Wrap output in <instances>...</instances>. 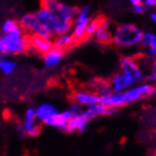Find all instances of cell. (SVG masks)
Listing matches in <instances>:
<instances>
[{
	"label": "cell",
	"mask_w": 156,
	"mask_h": 156,
	"mask_svg": "<svg viewBox=\"0 0 156 156\" xmlns=\"http://www.w3.org/2000/svg\"><path fill=\"white\" fill-rule=\"evenodd\" d=\"M112 33V43L121 48H132L139 45L143 35L142 30L133 23L119 24L115 27Z\"/></svg>",
	"instance_id": "obj_1"
},
{
	"label": "cell",
	"mask_w": 156,
	"mask_h": 156,
	"mask_svg": "<svg viewBox=\"0 0 156 156\" xmlns=\"http://www.w3.org/2000/svg\"><path fill=\"white\" fill-rule=\"evenodd\" d=\"M34 14L40 20V22L51 32L53 38L59 34L71 30V23L63 21L57 14H55L44 7H41L36 12H34Z\"/></svg>",
	"instance_id": "obj_2"
},
{
	"label": "cell",
	"mask_w": 156,
	"mask_h": 156,
	"mask_svg": "<svg viewBox=\"0 0 156 156\" xmlns=\"http://www.w3.org/2000/svg\"><path fill=\"white\" fill-rule=\"evenodd\" d=\"M1 38L6 45L8 54L21 55L30 50V35L22 27L9 34H2Z\"/></svg>",
	"instance_id": "obj_3"
},
{
	"label": "cell",
	"mask_w": 156,
	"mask_h": 156,
	"mask_svg": "<svg viewBox=\"0 0 156 156\" xmlns=\"http://www.w3.org/2000/svg\"><path fill=\"white\" fill-rule=\"evenodd\" d=\"M41 7L48 9L57 14L63 21L71 24L79 11V8L67 4L62 0H41Z\"/></svg>",
	"instance_id": "obj_4"
},
{
	"label": "cell",
	"mask_w": 156,
	"mask_h": 156,
	"mask_svg": "<svg viewBox=\"0 0 156 156\" xmlns=\"http://www.w3.org/2000/svg\"><path fill=\"white\" fill-rule=\"evenodd\" d=\"M20 27L29 35H37L41 37L53 39V35L35 16L34 12H27L24 14L19 21Z\"/></svg>",
	"instance_id": "obj_5"
},
{
	"label": "cell",
	"mask_w": 156,
	"mask_h": 156,
	"mask_svg": "<svg viewBox=\"0 0 156 156\" xmlns=\"http://www.w3.org/2000/svg\"><path fill=\"white\" fill-rule=\"evenodd\" d=\"M91 17H92V11L89 5H84L79 8L78 13L72 22L71 30H70L72 34L74 35L77 42H80L84 38H86L85 30Z\"/></svg>",
	"instance_id": "obj_6"
},
{
	"label": "cell",
	"mask_w": 156,
	"mask_h": 156,
	"mask_svg": "<svg viewBox=\"0 0 156 156\" xmlns=\"http://www.w3.org/2000/svg\"><path fill=\"white\" fill-rule=\"evenodd\" d=\"M21 133L27 134L31 137L37 136L41 132L40 122L35 117V108H27L24 115V120L21 126L17 128Z\"/></svg>",
	"instance_id": "obj_7"
},
{
	"label": "cell",
	"mask_w": 156,
	"mask_h": 156,
	"mask_svg": "<svg viewBox=\"0 0 156 156\" xmlns=\"http://www.w3.org/2000/svg\"><path fill=\"white\" fill-rule=\"evenodd\" d=\"M119 66H120V71L122 73L132 77L135 82H139L143 80V71L133 58L123 57L119 62Z\"/></svg>",
	"instance_id": "obj_8"
},
{
	"label": "cell",
	"mask_w": 156,
	"mask_h": 156,
	"mask_svg": "<svg viewBox=\"0 0 156 156\" xmlns=\"http://www.w3.org/2000/svg\"><path fill=\"white\" fill-rule=\"evenodd\" d=\"M73 102L80 105L81 108L90 107L99 103V96L96 92L87 91V90H78L72 95Z\"/></svg>",
	"instance_id": "obj_9"
},
{
	"label": "cell",
	"mask_w": 156,
	"mask_h": 156,
	"mask_svg": "<svg viewBox=\"0 0 156 156\" xmlns=\"http://www.w3.org/2000/svg\"><path fill=\"white\" fill-rule=\"evenodd\" d=\"M63 56H65V50L53 47L48 52L42 55L43 66L45 69H53L57 67L62 62Z\"/></svg>",
	"instance_id": "obj_10"
},
{
	"label": "cell",
	"mask_w": 156,
	"mask_h": 156,
	"mask_svg": "<svg viewBox=\"0 0 156 156\" xmlns=\"http://www.w3.org/2000/svg\"><path fill=\"white\" fill-rule=\"evenodd\" d=\"M135 83H136L135 80L132 77L124 74L121 71L119 73H116L115 75H114L109 82L110 86L112 88V91L116 92V93L124 92L129 88H131L132 86H133Z\"/></svg>",
	"instance_id": "obj_11"
},
{
	"label": "cell",
	"mask_w": 156,
	"mask_h": 156,
	"mask_svg": "<svg viewBox=\"0 0 156 156\" xmlns=\"http://www.w3.org/2000/svg\"><path fill=\"white\" fill-rule=\"evenodd\" d=\"M53 47V39L44 38L37 35H30V50L43 55Z\"/></svg>",
	"instance_id": "obj_12"
},
{
	"label": "cell",
	"mask_w": 156,
	"mask_h": 156,
	"mask_svg": "<svg viewBox=\"0 0 156 156\" xmlns=\"http://www.w3.org/2000/svg\"><path fill=\"white\" fill-rule=\"evenodd\" d=\"M89 119L85 115L83 110H80V112L76 114L70 121H68L67 125V132L68 133H83L86 131L88 123H89Z\"/></svg>",
	"instance_id": "obj_13"
},
{
	"label": "cell",
	"mask_w": 156,
	"mask_h": 156,
	"mask_svg": "<svg viewBox=\"0 0 156 156\" xmlns=\"http://www.w3.org/2000/svg\"><path fill=\"white\" fill-rule=\"evenodd\" d=\"M112 23L109 20L104 19L102 21V24L97 30V31L94 33L93 37L94 39L101 44H109L112 43L113 40V33L111 30Z\"/></svg>",
	"instance_id": "obj_14"
},
{
	"label": "cell",
	"mask_w": 156,
	"mask_h": 156,
	"mask_svg": "<svg viewBox=\"0 0 156 156\" xmlns=\"http://www.w3.org/2000/svg\"><path fill=\"white\" fill-rule=\"evenodd\" d=\"M58 109L52 103L44 102L35 108V117L37 121L44 124L50 117L58 113Z\"/></svg>",
	"instance_id": "obj_15"
},
{
	"label": "cell",
	"mask_w": 156,
	"mask_h": 156,
	"mask_svg": "<svg viewBox=\"0 0 156 156\" xmlns=\"http://www.w3.org/2000/svg\"><path fill=\"white\" fill-rule=\"evenodd\" d=\"M140 44L146 49L147 54L151 57H156V32H143Z\"/></svg>",
	"instance_id": "obj_16"
},
{
	"label": "cell",
	"mask_w": 156,
	"mask_h": 156,
	"mask_svg": "<svg viewBox=\"0 0 156 156\" xmlns=\"http://www.w3.org/2000/svg\"><path fill=\"white\" fill-rule=\"evenodd\" d=\"M76 43H78V42L76 41L74 35L72 34L71 31H67L65 33L59 34L53 38L54 47L62 48L63 50L70 48V47H73Z\"/></svg>",
	"instance_id": "obj_17"
},
{
	"label": "cell",
	"mask_w": 156,
	"mask_h": 156,
	"mask_svg": "<svg viewBox=\"0 0 156 156\" xmlns=\"http://www.w3.org/2000/svg\"><path fill=\"white\" fill-rule=\"evenodd\" d=\"M17 63L5 54H0V71L5 76H11L16 70Z\"/></svg>",
	"instance_id": "obj_18"
},
{
	"label": "cell",
	"mask_w": 156,
	"mask_h": 156,
	"mask_svg": "<svg viewBox=\"0 0 156 156\" xmlns=\"http://www.w3.org/2000/svg\"><path fill=\"white\" fill-rule=\"evenodd\" d=\"M106 106L102 105L101 103H97L95 105H92L90 107H87L83 110L85 115L89 120H92L98 116H102L104 115Z\"/></svg>",
	"instance_id": "obj_19"
},
{
	"label": "cell",
	"mask_w": 156,
	"mask_h": 156,
	"mask_svg": "<svg viewBox=\"0 0 156 156\" xmlns=\"http://www.w3.org/2000/svg\"><path fill=\"white\" fill-rule=\"evenodd\" d=\"M104 18L101 16H96V17H91L90 21L87 24L86 30H85V36L86 37H92L94 33L97 31V30L102 24V21Z\"/></svg>",
	"instance_id": "obj_20"
},
{
	"label": "cell",
	"mask_w": 156,
	"mask_h": 156,
	"mask_svg": "<svg viewBox=\"0 0 156 156\" xmlns=\"http://www.w3.org/2000/svg\"><path fill=\"white\" fill-rule=\"evenodd\" d=\"M18 27H20L19 22H17L14 19H7L3 22L1 26V31L2 34H9L16 30Z\"/></svg>",
	"instance_id": "obj_21"
},
{
	"label": "cell",
	"mask_w": 156,
	"mask_h": 156,
	"mask_svg": "<svg viewBox=\"0 0 156 156\" xmlns=\"http://www.w3.org/2000/svg\"><path fill=\"white\" fill-rule=\"evenodd\" d=\"M96 93L99 96V97H103V96H107L110 93H112V88L110 86V84L108 82H97L96 85Z\"/></svg>",
	"instance_id": "obj_22"
},
{
	"label": "cell",
	"mask_w": 156,
	"mask_h": 156,
	"mask_svg": "<svg viewBox=\"0 0 156 156\" xmlns=\"http://www.w3.org/2000/svg\"><path fill=\"white\" fill-rule=\"evenodd\" d=\"M133 12L135 14L143 15L147 12V7L144 4H138V5H133Z\"/></svg>",
	"instance_id": "obj_23"
},
{
	"label": "cell",
	"mask_w": 156,
	"mask_h": 156,
	"mask_svg": "<svg viewBox=\"0 0 156 156\" xmlns=\"http://www.w3.org/2000/svg\"><path fill=\"white\" fill-rule=\"evenodd\" d=\"M61 114H62V117L65 118L66 121H70L71 119L73 118V116L75 115V114L73 113L69 108H67L66 110H63L62 112H61Z\"/></svg>",
	"instance_id": "obj_24"
},
{
	"label": "cell",
	"mask_w": 156,
	"mask_h": 156,
	"mask_svg": "<svg viewBox=\"0 0 156 156\" xmlns=\"http://www.w3.org/2000/svg\"><path fill=\"white\" fill-rule=\"evenodd\" d=\"M116 112H117V108H115V107H106L104 115H107V116L108 115H113Z\"/></svg>",
	"instance_id": "obj_25"
},
{
	"label": "cell",
	"mask_w": 156,
	"mask_h": 156,
	"mask_svg": "<svg viewBox=\"0 0 156 156\" xmlns=\"http://www.w3.org/2000/svg\"><path fill=\"white\" fill-rule=\"evenodd\" d=\"M143 4L147 8H156V0H143Z\"/></svg>",
	"instance_id": "obj_26"
},
{
	"label": "cell",
	"mask_w": 156,
	"mask_h": 156,
	"mask_svg": "<svg viewBox=\"0 0 156 156\" xmlns=\"http://www.w3.org/2000/svg\"><path fill=\"white\" fill-rule=\"evenodd\" d=\"M69 109L71 110V111H72L73 113H74V114L76 115V114H78L79 112H80L81 107H80V105H78V104H76V103L73 102V103L69 106Z\"/></svg>",
	"instance_id": "obj_27"
},
{
	"label": "cell",
	"mask_w": 156,
	"mask_h": 156,
	"mask_svg": "<svg viewBox=\"0 0 156 156\" xmlns=\"http://www.w3.org/2000/svg\"><path fill=\"white\" fill-rule=\"evenodd\" d=\"M146 80L150 81V82H153V81H156V71L152 70L150 74L146 77Z\"/></svg>",
	"instance_id": "obj_28"
},
{
	"label": "cell",
	"mask_w": 156,
	"mask_h": 156,
	"mask_svg": "<svg viewBox=\"0 0 156 156\" xmlns=\"http://www.w3.org/2000/svg\"><path fill=\"white\" fill-rule=\"evenodd\" d=\"M0 54H5V55H8V51H7V48H6V45L2 40V38L0 37Z\"/></svg>",
	"instance_id": "obj_29"
},
{
	"label": "cell",
	"mask_w": 156,
	"mask_h": 156,
	"mask_svg": "<svg viewBox=\"0 0 156 156\" xmlns=\"http://www.w3.org/2000/svg\"><path fill=\"white\" fill-rule=\"evenodd\" d=\"M132 6L133 5H138V4H143V0H129Z\"/></svg>",
	"instance_id": "obj_30"
},
{
	"label": "cell",
	"mask_w": 156,
	"mask_h": 156,
	"mask_svg": "<svg viewBox=\"0 0 156 156\" xmlns=\"http://www.w3.org/2000/svg\"><path fill=\"white\" fill-rule=\"evenodd\" d=\"M151 20L152 21V23L156 26V12H153L151 13Z\"/></svg>",
	"instance_id": "obj_31"
},
{
	"label": "cell",
	"mask_w": 156,
	"mask_h": 156,
	"mask_svg": "<svg viewBox=\"0 0 156 156\" xmlns=\"http://www.w3.org/2000/svg\"><path fill=\"white\" fill-rule=\"evenodd\" d=\"M152 70L156 71V57H154L153 62H152Z\"/></svg>",
	"instance_id": "obj_32"
}]
</instances>
